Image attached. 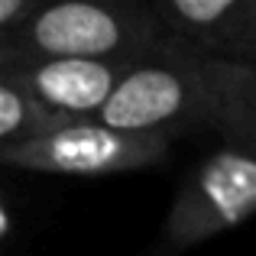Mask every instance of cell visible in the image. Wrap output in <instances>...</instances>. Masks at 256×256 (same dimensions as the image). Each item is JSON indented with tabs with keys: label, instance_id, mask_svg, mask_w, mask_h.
Instances as JSON below:
<instances>
[{
	"label": "cell",
	"instance_id": "1",
	"mask_svg": "<svg viewBox=\"0 0 256 256\" xmlns=\"http://www.w3.org/2000/svg\"><path fill=\"white\" fill-rule=\"evenodd\" d=\"M162 42L159 13L136 0H42L4 32L0 58L84 56L133 65L156 56Z\"/></svg>",
	"mask_w": 256,
	"mask_h": 256
},
{
	"label": "cell",
	"instance_id": "2",
	"mask_svg": "<svg viewBox=\"0 0 256 256\" xmlns=\"http://www.w3.org/2000/svg\"><path fill=\"white\" fill-rule=\"evenodd\" d=\"M94 117L110 126L166 133L175 140L194 130H211V100L194 56L162 42L156 56L133 62L124 72Z\"/></svg>",
	"mask_w": 256,
	"mask_h": 256
},
{
	"label": "cell",
	"instance_id": "3",
	"mask_svg": "<svg viewBox=\"0 0 256 256\" xmlns=\"http://www.w3.org/2000/svg\"><path fill=\"white\" fill-rule=\"evenodd\" d=\"M172 136L166 133L124 130L84 114L42 136L0 143V162L23 172L46 175H117L162 162Z\"/></svg>",
	"mask_w": 256,
	"mask_h": 256
},
{
	"label": "cell",
	"instance_id": "4",
	"mask_svg": "<svg viewBox=\"0 0 256 256\" xmlns=\"http://www.w3.org/2000/svg\"><path fill=\"white\" fill-rule=\"evenodd\" d=\"M256 211V152L224 143L204 159L175 194L162 224L159 253L175 256L230 230Z\"/></svg>",
	"mask_w": 256,
	"mask_h": 256
},
{
	"label": "cell",
	"instance_id": "5",
	"mask_svg": "<svg viewBox=\"0 0 256 256\" xmlns=\"http://www.w3.org/2000/svg\"><path fill=\"white\" fill-rule=\"evenodd\" d=\"M162 39L230 62H256V0H159Z\"/></svg>",
	"mask_w": 256,
	"mask_h": 256
},
{
	"label": "cell",
	"instance_id": "6",
	"mask_svg": "<svg viewBox=\"0 0 256 256\" xmlns=\"http://www.w3.org/2000/svg\"><path fill=\"white\" fill-rule=\"evenodd\" d=\"M130 65L84 56L0 58V75L65 114H98Z\"/></svg>",
	"mask_w": 256,
	"mask_h": 256
},
{
	"label": "cell",
	"instance_id": "7",
	"mask_svg": "<svg viewBox=\"0 0 256 256\" xmlns=\"http://www.w3.org/2000/svg\"><path fill=\"white\" fill-rule=\"evenodd\" d=\"M78 117H84V114L56 110L46 100H39L32 91H26L23 84L0 75V143H20L30 136H42V133Z\"/></svg>",
	"mask_w": 256,
	"mask_h": 256
},
{
	"label": "cell",
	"instance_id": "8",
	"mask_svg": "<svg viewBox=\"0 0 256 256\" xmlns=\"http://www.w3.org/2000/svg\"><path fill=\"white\" fill-rule=\"evenodd\" d=\"M39 4L42 0H0V30L6 32L13 26H20Z\"/></svg>",
	"mask_w": 256,
	"mask_h": 256
}]
</instances>
